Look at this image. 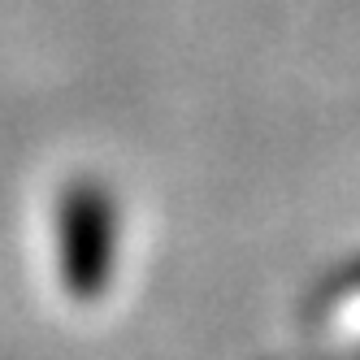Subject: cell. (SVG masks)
Listing matches in <instances>:
<instances>
[{"instance_id": "cell-1", "label": "cell", "mask_w": 360, "mask_h": 360, "mask_svg": "<svg viewBox=\"0 0 360 360\" xmlns=\"http://www.w3.org/2000/svg\"><path fill=\"white\" fill-rule=\"evenodd\" d=\"M65 252H70V274L74 282H96L105 269V252H109V209L96 191L74 195L70 213H65Z\"/></svg>"}]
</instances>
